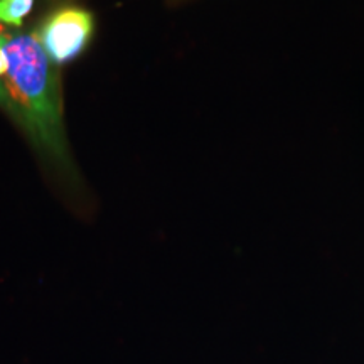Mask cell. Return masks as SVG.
Returning a JSON list of instances; mask_svg holds the SVG:
<instances>
[{
  "label": "cell",
  "instance_id": "1",
  "mask_svg": "<svg viewBox=\"0 0 364 364\" xmlns=\"http://www.w3.org/2000/svg\"><path fill=\"white\" fill-rule=\"evenodd\" d=\"M7 73L0 80V97L19 117L33 140L53 157H65L61 93L36 34H4Z\"/></svg>",
  "mask_w": 364,
  "mask_h": 364
},
{
  "label": "cell",
  "instance_id": "2",
  "mask_svg": "<svg viewBox=\"0 0 364 364\" xmlns=\"http://www.w3.org/2000/svg\"><path fill=\"white\" fill-rule=\"evenodd\" d=\"M93 34V16L85 9L66 7L51 14L36 33L46 56L65 65L80 56Z\"/></svg>",
  "mask_w": 364,
  "mask_h": 364
},
{
  "label": "cell",
  "instance_id": "3",
  "mask_svg": "<svg viewBox=\"0 0 364 364\" xmlns=\"http://www.w3.org/2000/svg\"><path fill=\"white\" fill-rule=\"evenodd\" d=\"M34 0H0V22L7 26H21L33 9Z\"/></svg>",
  "mask_w": 364,
  "mask_h": 364
},
{
  "label": "cell",
  "instance_id": "4",
  "mask_svg": "<svg viewBox=\"0 0 364 364\" xmlns=\"http://www.w3.org/2000/svg\"><path fill=\"white\" fill-rule=\"evenodd\" d=\"M7 73V56L6 49H4V33H0V80L6 76Z\"/></svg>",
  "mask_w": 364,
  "mask_h": 364
}]
</instances>
